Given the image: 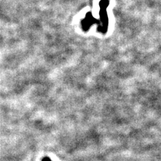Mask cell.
I'll list each match as a JSON object with an SVG mask.
<instances>
[{
  "label": "cell",
  "mask_w": 161,
  "mask_h": 161,
  "mask_svg": "<svg viewBox=\"0 0 161 161\" xmlns=\"http://www.w3.org/2000/svg\"><path fill=\"white\" fill-rule=\"evenodd\" d=\"M42 161H52V160L49 157H47L46 156V157H44L42 159Z\"/></svg>",
  "instance_id": "obj_1"
}]
</instances>
